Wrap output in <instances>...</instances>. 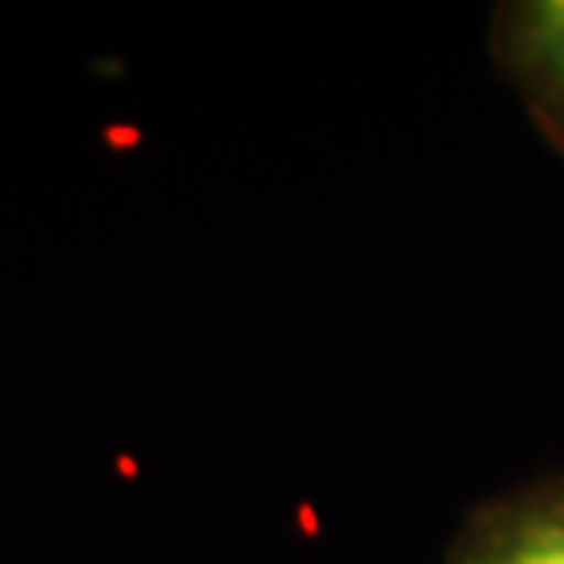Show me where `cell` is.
<instances>
[{"mask_svg": "<svg viewBox=\"0 0 564 564\" xmlns=\"http://www.w3.org/2000/svg\"><path fill=\"white\" fill-rule=\"evenodd\" d=\"M455 564H564V484L484 517Z\"/></svg>", "mask_w": 564, "mask_h": 564, "instance_id": "1", "label": "cell"}, {"mask_svg": "<svg viewBox=\"0 0 564 564\" xmlns=\"http://www.w3.org/2000/svg\"><path fill=\"white\" fill-rule=\"evenodd\" d=\"M510 52L535 104L564 129V0H539L517 11Z\"/></svg>", "mask_w": 564, "mask_h": 564, "instance_id": "2", "label": "cell"}]
</instances>
